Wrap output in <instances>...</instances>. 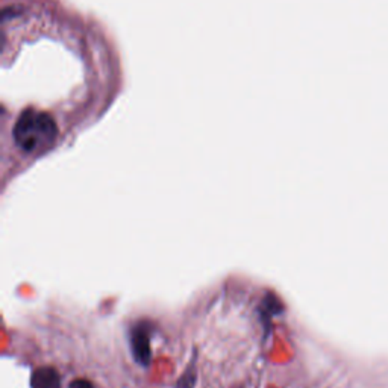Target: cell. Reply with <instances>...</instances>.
<instances>
[{
	"mask_svg": "<svg viewBox=\"0 0 388 388\" xmlns=\"http://www.w3.org/2000/svg\"><path fill=\"white\" fill-rule=\"evenodd\" d=\"M58 125L47 111L23 109L16 120L13 137L16 146L25 153L44 152L58 138Z\"/></svg>",
	"mask_w": 388,
	"mask_h": 388,
	"instance_id": "1",
	"label": "cell"
}]
</instances>
